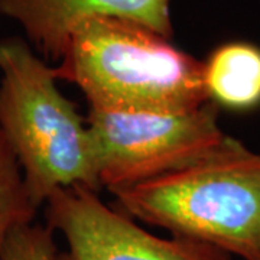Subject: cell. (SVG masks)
Segmentation results:
<instances>
[{
	"instance_id": "obj_1",
	"label": "cell",
	"mask_w": 260,
	"mask_h": 260,
	"mask_svg": "<svg viewBox=\"0 0 260 260\" xmlns=\"http://www.w3.org/2000/svg\"><path fill=\"white\" fill-rule=\"evenodd\" d=\"M52 73L58 81L75 84L94 110L171 114L210 102L204 62L129 19L84 20Z\"/></svg>"
},
{
	"instance_id": "obj_2",
	"label": "cell",
	"mask_w": 260,
	"mask_h": 260,
	"mask_svg": "<svg viewBox=\"0 0 260 260\" xmlns=\"http://www.w3.org/2000/svg\"><path fill=\"white\" fill-rule=\"evenodd\" d=\"M132 218L260 260V155L227 136L186 167L113 192Z\"/></svg>"
},
{
	"instance_id": "obj_3",
	"label": "cell",
	"mask_w": 260,
	"mask_h": 260,
	"mask_svg": "<svg viewBox=\"0 0 260 260\" xmlns=\"http://www.w3.org/2000/svg\"><path fill=\"white\" fill-rule=\"evenodd\" d=\"M56 81L25 39L0 41V132L37 208L61 188H102L87 121Z\"/></svg>"
},
{
	"instance_id": "obj_4",
	"label": "cell",
	"mask_w": 260,
	"mask_h": 260,
	"mask_svg": "<svg viewBox=\"0 0 260 260\" xmlns=\"http://www.w3.org/2000/svg\"><path fill=\"white\" fill-rule=\"evenodd\" d=\"M85 121L100 185L112 194L186 167L227 138L211 102L171 114L90 109Z\"/></svg>"
},
{
	"instance_id": "obj_5",
	"label": "cell",
	"mask_w": 260,
	"mask_h": 260,
	"mask_svg": "<svg viewBox=\"0 0 260 260\" xmlns=\"http://www.w3.org/2000/svg\"><path fill=\"white\" fill-rule=\"evenodd\" d=\"M44 205L47 225L62 233L68 244L55 260H232L205 243L150 234L87 186L56 189Z\"/></svg>"
},
{
	"instance_id": "obj_6",
	"label": "cell",
	"mask_w": 260,
	"mask_h": 260,
	"mask_svg": "<svg viewBox=\"0 0 260 260\" xmlns=\"http://www.w3.org/2000/svg\"><path fill=\"white\" fill-rule=\"evenodd\" d=\"M171 0H0V15L18 22L38 55L59 62L71 32L94 16L129 19L172 38Z\"/></svg>"
},
{
	"instance_id": "obj_7",
	"label": "cell",
	"mask_w": 260,
	"mask_h": 260,
	"mask_svg": "<svg viewBox=\"0 0 260 260\" xmlns=\"http://www.w3.org/2000/svg\"><path fill=\"white\" fill-rule=\"evenodd\" d=\"M204 62L208 100L217 107L251 110L260 106V48L249 42L217 47Z\"/></svg>"
},
{
	"instance_id": "obj_8",
	"label": "cell",
	"mask_w": 260,
	"mask_h": 260,
	"mask_svg": "<svg viewBox=\"0 0 260 260\" xmlns=\"http://www.w3.org/2000/svg\"><path fill=\"white\" fill-rule=\"evenodd\" d=\"M37 211L18 159L0 132V251L15 229L34 223Z\"/></svg>"
},
{
	"instance_id": "obj_9",
	"label": "cell",
	"mask_w": 260,
	"mask_h": 260,
	"mask_svg": "<svg viewBox=\"0 0 260 260\" xmlns=\"http://www.w3.org/2000/svg\"><path fill=\"white\" fill-rule=\"evenodd\" d=\"M54 232L41 224H25L10 233L0 251V260H55Z\"/></svg>"
}]
</instances>
